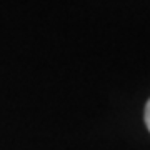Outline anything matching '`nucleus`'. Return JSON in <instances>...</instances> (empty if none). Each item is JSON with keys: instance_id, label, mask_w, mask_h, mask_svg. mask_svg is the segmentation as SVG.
I'll use <instances>...</instances> for the list:
<instances>
[{"instance_id": "f257e3e1", "label": "nucleus", "mask_w": 150, "mask_h": 150, "mask_svg": "<svg viewBox=\"0 0 150 150\" xmlns=\"http://www.w3.org/2000/svg\"><path fill=\"white\" fill-rule=\"evenodd\" d=\"M144 118H145V125H147V129H149V132H150V98H149V102L145 103Z\"/></svg>"}]
</instances>
